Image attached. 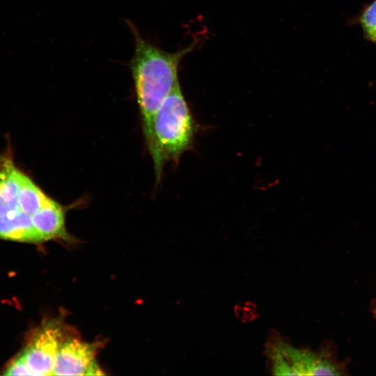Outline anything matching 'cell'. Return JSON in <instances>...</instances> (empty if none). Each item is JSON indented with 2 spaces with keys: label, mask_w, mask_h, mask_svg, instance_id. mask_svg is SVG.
Masks as SVG:
<instances>
[{
  "label": "cell",
  "mask_w": 376,
  "mask_h": 376,
  "mask_svg": "<svg viewBox=\"0 0 376 376\" xmlns=\"http://www.w3.org/2000/svg\"><path fill=\"white\" fill-rule=\"evenodd\" d=\"M134 40V51L128 63L139 105L143 132L149 152L153 145V120L157 111L179 83L178 67L195 44L175 52H168L141 36L129 22Z\"/></svg>",
  "instance_id": "6da1fadb"
},
{
  "label": "cell",
  "mask_w": 376,
  "mask_h": 376,
  "mask_svg": "<svg viewBox=\"0 0 376 376\" xmlns=\"http://www.w3.org/2000/svg\"><path fill=\"white\" fill-rule=\"evenodd\" d=\"M359 21L365 37L376 45V0L363 10Z\"/></svg>",
  "instance_id": "ba28073f"
},
{
  "label": "cell",
  "mask_w": 376,
  "mask_h": 376,
  "mask_svg": "<svg viewBox=\"0 0 376 376\" xmlns=\"http://www.w3.org/2000/svg\"><path fill=\"white\" fill-rule=\"evenodd\" d=\"M276 360L284 368L292 370L295 375H336L338 368L325 357L292 347L278 340L274 345Z\"/></svg>",
  "instance_id": "5b68a950"
},
{
  "label": "cell",
  "mask_w": 376,
  "mask_h": 376,
  "mask_svg": "<svg viewBox=\"0 0 376 376\" xmlns=\"http://www.w3.org/2000/svg\"><path fill=\"white\" fill-rule=\"evenodd\" d=\"M197 125L178 83L157 111L153 120V145L149 152L157 181L168 162L177 163L193 147Z\"/></svg>",
  "instance_id": "3957f363"
},
{
  "label": "cell",
  "mask_w": 376,
  "mask_h": 376,
  "mask_svg": "<svg viewBox=\"0 0 376 376\" xmlns=\"http://www.w3.org/2000/svg\"><path fill=\"white\" fill-rule=\"evenodd\" d=\"M52 199L10 158H3L0 164V238L45 242L34 220Z\"/></svg>",
  "instance_id": "7a4b0ae2"
},
{
  "label": "cell",
  "mask_w": 376,
  "mask_h": 376,
  "mask_svg": "<svg viewBox=\"0 0 376 376\" xmlns=\"http://www.w3.org/2000/svg\"><path fill=\"white\" fill-rule=\"evenodd\" d=\"M34 225L45 241L68 237L65 227V212L56 201H52L36 216Z\"/></svg>",
  "instance_id": "52a82bcc"
},
{
  "label": "cell",
  "mask_w": 376,
  "mask_h": 376,
  "mask_svg": "<svg viewBox=\"0 0 376 376\" xmlns=\"http://www.w3.org/2000/svg\"><path fill=\"white\" fill-rule=\"evenodd\" d=\"M59 330L43 329L21 354L32 375H52L53 366L60 346Z\"/></svg>",
  "instance_id": "8992f818"
},
{
  "label": "cell",
  "mask_w": 376,
  "mask_h": 376,
  "mask_svg": "<svg viewBox=\"0 0 376 376\" xmlns=\"http://www.w3.org/2000/svg\"><path fill=\"white\" fill-rule=\"evenodd\" d=\"M4 375H32L22 356L16 357L6 368Z\"/></svg>",
  "instance_id": "9c48e42d"
},
{
  "label": "cell",
  "mask_w": 376,
  "mask_h": 376,
  "mask_svg": "<svg viewBox=\"0 0 376 376\" xmlns=\"http://www.w3.org/2000/svg\"><path fill=\"white\" fill-rule=\"evenodd\" d=\"M97 345L69 339L60 344L56 353L52 375H102L95 361Z\"/></svg>",
  "instance_id": "277c9868"
}]
</instances>
